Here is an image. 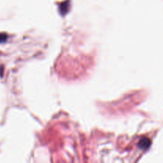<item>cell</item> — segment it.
<instances>
[{"mask_svg": "<svg viewBox=\"0 0 163 163\" xmlns=\"http://www.w3.org/2000/svg\"><path fill=\"white\" fill-rule=\"evenodd\" d=\"M150 141L147 139H143L140 141V143H138V147L142 149H147L150 147Z\"/></svg>", "mask_w": 163, "mask_h": 163, "instance_id": "6da1fadb", "label": "cell"}]
</instances>
